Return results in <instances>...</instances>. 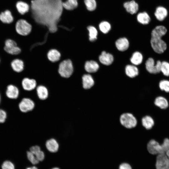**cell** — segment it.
<instances>
[{"mask_svg": "<svg viewBox=\"0 0 169 169\" xmlns=\"http://www.w3.org/2000/svg\"><path fill=\"white\" fill-rule=\"evenodd\" d=\"M26 169H38L35 166L27 168Z\"/></svg>", "mask_w": 169, "mask_h": 169, "instance_id": "60d3db41", "label": "cell"}, {"mask_svg": "<svg viewBox=\"0 0 169 169\" xmlns=\"http://www.w3.org/2000/svg\"><path fill=\"white\" fill-rule=\"evenodd\" d=\"M1 95L0 94V105L1 103Z\"/></svg>", "mask_w": 169, "mask_h": 169, "instance_id": "7bdbcfd3", "label": "cell"}, {"mask_svg": "<svg viewBox=\"0 0 169 169\" xmlns=\"http://www.w3.org/2000/svg\"><path fill=\"white\" fill-rule=\"evenodd\" d=\"M123 6L127 12L131 14L136 13L139 9L138 4L133 0L125 2Z\"/></svg>", "mask_w": 169, "mask_h": 169, "instance_id": "ac0fdd59", "label": "cell"}, {"mask_svg": "<svg viewBox=\"0 0 169 169\" xmlns=\"http://www.w3.org/2000/svg\"><path fill=\"white\" fill-rule=\"evenodd\" d=\"M35 91L37 96L40 100L44 101L48 98L49 91L45 86L42 85H38L36 88Z\"/></svg>", "mask_w": 169, "mask_h": 169, "instance_id": "9a60e30c", "label": "cell"}, {"mask_svg": "<svg viewBox=\"0 0 169 169\" xmlns=\"http://www.w3.org/2000/svg\"><path fill=\"white\" fill-rule=\"evenodd\" d=\"M32 27L31 24L25 19H21L18 21L15 26L16 32L19 35L26 36L31 32Z\"/></svg>", "mask_w": 169, "mask_h": 169, "instance_id": "52a82bcc", "label": "cell"}, {"mask_svg": "<svg viewBox=\"0 0 169 169\" xmlns=\"http://www.w3.org/2000/svg\"><path fill=\"white\" fill-rule=\"evenodd\" d=\"M47 56L50 61L54 63L58 62L60 60L61 55L58 50L55 49H52L48 52Z\"/></svg>", "mask_w": 169, "mask_h": 169, "instance_id": "d4e9b609", "label": "cell"}, {"mask_svg": "<svg viewBox=\"0 0 169 169\" xmlns=\"http://www.w3.org/2000/svg\"><path fill=\"white\" fill-rule=\"evenodd\" d=\"M35 106L36 104L34 100L28 97L23 98L18 104L19 110L23 113H27L32 111Z\"/></svg>", "mask_w": 169, "mask_h": 169, "instance_id": "8992f818", "label": "cell"}, {"mask_svg": "<svg viewBox=\"0 0 169 169\" xmlns=\"http://www.w3.org/2000/svg\"><path fill=\"white\" fill-rule=\"evenodd\" d=\"M115 44L116 48L119 51H124L128 49L129 43L127 39L123 37L118 39L116 41Z\"/></svg>", "mask_w": 169, "mask_h": 169, "instance_id": "603a6c76", "label": "cell"}, {"mask_svg": "<svg viewBox=\"0 0 169 169\" xmlns=\"http://www.w3.org/2000/svg\"><path fill=\"white\" fill-rule=\"evenodd\" d=\"M83 88L85 90L91 89L95 85V81L92 76L89 74H84L82 77Z\"/></svg>", "mask_w": 169, "mask_h": 169, "instance_id": "2e32d148", "label": "cell"}, {"mask_svg": "<svg viewBox=\"0 0 169 169\" xmlns=\"http://www.w3.org/2000/svg\"><path fill=\"white\" fill-rule=\"evenodd\" d=\"M99 68L98 63L93 60L87 61L84 64V68L87 73H95L98 71Z\"/></svg>", "mask_w": 169, "mask_h": 169, "instance_id": "d6986e66", "label": "cell"}, {"mask_svg": "<svg viewBox=\"0 0 169 169\" xmlns=\"http://www.w3.org/2000/svg\"><path fill=\"white\" fill-rule=\"evenodd\" d=\"M121 125L126 128L131 129L137 125V121L134 115L129 112H125L121 114L119 118Z\"/></svg>", "mask_w": 169, "mask_h": 169, "instance_id": "5b68a950", "label": "cell"}, {"mask_svg": "<svg viewBox=\"0 0 169 169\" xmlns=\"http://www.w3.org/2000/svg\"><path fill=\"white\" fill-rule=\"evenodd\" d=\"M169 148V139H165L163 143L160 145L154 139L149 140L146 145L148 152L153 155L166 153Z\"/></svg>", "mask_w": 169, "mask_h": 169, "instance_id": "3957f363", "label": "cell"}, {"mask_svg": "<svg viewBox=\"0 0 169 169\" xmlns=\"http://www.w3.org/2000/svg\"><path fill=\"white\" fill-rule=\"evenodd\" d=\"M7 116L8 115L6 111L3 109H0V124L5 123Z\"/></svg>", "mask_w": 169, "mask_h": 169, "instance_id": "74e56055", "label": "cell"}, {"mask_svg": "<svg viewBox=\"0 0 169 169\" xmlns=\"http://www.w3.org/2000/svg\"><path fill=\"white\" fill-rule=\"evenodd\" d=\"M73 71V65L71 60H64L59 64L58 72L62 77L68 78L72 75Z\"/></svg>", "mask_w": 169, "mask_h": 169, "instance_id": "277c9868", "label": "cell"}, {"mask_svg": "<svg viewBox=\"0 0 169 169\" xmlns=\"http://www.w3.org/2000/svg\"><path fill=\"white\" fill-rule=\"evenodd\" d=\"M0 19L3 23H10L13 21V18L11 12L7 10L0 14Z\"/></svg>", "mask_w": 169, "mask_h": 169, "instance_id": "f546056e", "label": "cell"}, {"mask_svg": "<svg viewBox=\"0 0 169 169\" xmlns=\"http://www.w3.org/2000/svg\"><path fill=\"white\" fill-rule=\"evenodd\" d=\"M11 66L13 70L15 72L19 73L22 72L24 69V64L22 59H15L11 62Z\"/></svg>", "mask_w": 169, "mask_h": 169, "instance_id": "44dd1931", "label": "cell"}, {"mask_svg": "<svg viewBox=\"0 0 169 169\" xmlns=\"http://www.w3.org/2000/svg\"><path fill=\"white\" fill-rule=\"evenodd\" d=\"M166 154L169 158V148L166 153Z\"/></svg>", "mask_w": 169, "mask_h": 169, "instance_id": "b9f144b4", "label": "cell"}, {"mask_svg": "<svg viewBox=\"0 0 169 169\" xmlns=\"http://www.w3.org/2000/svg\"><path fill=\"white\" fill-rule=\"evenodd\" d=\"M125 73L128 76L133 78L138 74L139 71L138 68L135 65L128 64L125 67Z\"/></svg>", "mask_w": 169, "mask_h": 169, "instance_id": "4316f807", "label": "cell"}, {"mask_svg": "<svg viewBox=\"0 0 169 169\" xmlns=\"http://www.w3.org/2000/svg\"><path fill=\"white\" fill-rule=\"evenodd\" d=\"M52 169H60L58 167H54L52 168Z\"/></svg>", "mask_w": 169, "mask_h": 169, "instance_id": "ee69618b", "label": "cell"}, {"mask_svg": "<svg viewBox=\"0 0 169 169\" xmlns=\"http://www.w3.org/2000/svg\"><path fill=\"white\" fill-rule=\"evenodd\" d=\"M155 105L162 109H165L168 106V102L167 100L162 96L157 97L154 102Z\"/></svg>", "mask_w": 169, "mask_h": 169, "instance_id": "1f68e13d", "label": "cell"}, {"mask_svg": "<svg viewBox=\"0 0 169 169\" xmlns=\"http://www.w3.org/2000/svg\"><path fill=\"white\" fill-rule=\"evenodd\" d=\"M60 144L55 138L52 137L47 139L45 143V147L49 152L55 153L57 152L60 148Z\"/></svg>", "mask_w": 169, "mask_h": 169, "instance_id": "7c38bea8", "label": "cell"}, {"mask_svg": "<svg viewBox=\"0 0 169 169\" xmlns=\"http://www.w3.org/2000/svg\"><path fill=\"white\" fill-rule=\"evenodd\" d=\"M4 50L7 53L12 55H18L21 52V49L14 40L8 39L5 42Z\"/></svg>", "mask_w": 169, "mask_h": 169, "instance_id": "ba28073f", "label": "cell"}, {"mask_svg": "<svg viewBox=\"0 0 169 169\" xmlns=\"http://www.w3.org/2000/svg\"><path fill=\"white\" fill-rule=\"evenodd\" d=\"M167 33V28L162 25H156L152 30L150 44L152 48L155 53L161 54L166 50L167 44L162 38Z\"/></svg>", "mask_w": 169, "mask_h": 169, "instance_id": "7a4b0ae2", "label": "cell"}, {"mask_svg": "<svg viewBox=\"0 0 169 169\" xmlns=\"http://www.w3.org/2000/svg\"><path fill=\"white\" fill-rule=\"evenodd\" d=\"M155 166L156 169H169V158L166 153L157 155Z\"/></svg>", "mask_w": 169, "mask_h": 169, "instance_id": "30bf717a", "label": "cell"}, {"mask_svg": "<svg viewBox=\"0 0 169 169\" xmlns=\"http://www.w3.org/2000/svg\"><path fill=\"white\" fill-rule=\"evenodd\" d=\"M87 28L88 31L89 40L92 42L95 41L97 39L98 32L97 29L92 25L88 26Z\"/></svg>", "mask_w": 169, "mask_h": 169, "instance_id": "f1b7e54d", "label": "cell"}, {"mask_svg": "<svg viewBox=\"0 0 169 169\" xmlns=\"http://www.w3.org/2000/svg\"><path fill=\"white\" fill-rule=\"evenodd\" d=\"M29 151L35 156L39 161H43L44 159V152L40 146L38 145H33L29 148Z\"/></svg>", "mask_w": 169, "mask_h": 169, "instance_id": "e0dca14e", "label": "cell"}, {"mask_svg": "<svg viewBox=\"0 0 169 169\" xmlns=\"http://www.w3.org/2000/svg\"><path fill=\"white\" fill-rule=\"evenodd\" d=\"M84 3L88 11L92 12L96 9L97 3L96 0H84Z\"/></svg>", "mask_w": 169, "mask_h": 169, "instance_id": "d6a6232c", "label": "cell"}, {"mask_svg": "<svg viewBox=\"0 0 169 169\" xmlns=\"http://www.w3.org/2000/svg\"><path fill=\"white\" fill-rule=\"evenodd\" d=\"M161 72L165 76H169V62L166 61H161Z\"/></svg>", "mask_w": 169, "mask_h": 169, "instance_id": "e575fe53", "label": "cell"}, {"mask_svg": "<svg viewBox=\"0 0 169 169\" xmlns=\"http://www.w3.org/2000/svg\"><path fill=\"white\" fill-rule=\"evenodd\" d=\"M142 126L146 130L152 128L154 124V121L150 115H146L141 119Z\"/></svg>", "mask_w": 169, "mask_h": 169, "instance_id": "cb8c5ba5", "label": "cell"}, {"mask_svg": "<svg viewBox=\"0 0 169 169\" xmlns=\"http://www.w3.org/2000/svg\"><path fill=\"white\" fill-rule=\"evenodd\" d=\"M26 154L28 160L32 164L35 165L38 163L39 161L31 151H27Z\"/></svg>", "mask_w": 169, "mask_h": 169, "instance_id": "8d00e7d4", "label": "cell"}, {"mask_svg": "<svg viewBox=\"0 0 169 169\" xmlns=\"http://www.w3.org/2000/svg\"><path fill=\"white\" fill-rule=\"evenodd\" d=\"M143 59L142 54L139 52L136 51L133 54L130 59V61L133 65H137L141 63Z\"/></svg>", "mask_w": 169, "mask_h": 169, "instance_id": "4dcf8cb0", "label": "cell"}, {"mask_svg": "<svg viewBox=\"0 0 169 169\" xmlns=\"http://www.w3.org/2000/svg\"><path fill=\"white\" fill-rule=\"evenodd\" d=\"M159 86L161 90L169 93V80L166 79L161 80L159 82Z\"/></svg>", "mask_w": 169, "mask_h": 169, "instance_id": "d590c367", "label": "cell"}, {"mask_svg": "<svg viewBox=\"0 0 169 169\" xmlns=\"http://www.w3.org/2000/svg\"><path fill=\"white\" fill-rule=\"evenodd\" d=\"M168 14L167 9L165 7L160 5L156 8L154 15L157 21L162 22L166 18Z\"/></svg>", "mask_w": 169, "mask_h": 169, "instance_id": "4fadbf2b", "label": "cell"}, {"mask_svg": "<svg viewBox=\"0 0 169 169\" xmlns=\"http://www.w3.org/2000/svg\"><path fill=\"white\" fill-rule=\"evenodd\" d=\"M16 7L18 12L22 15L28 13L30 8L29 5L27 3L23 1L18 2Z\"/></svg>", "mask_w": 169, "mask_h": 169, "instance_id": "83f0119b", "label": "cell"}, {"mask_svg": "<svg viewBox=\"0 0 169 169\" xmlns=\"http://www.w3.org/2000/svg\"><path fill=\"white\" fill-rule=\"evenodd\" d=\"M29 15L36 23L46 26L50 33L55 32L63 9L62 0H32Z\"/></svg>", "mask_w": 169, "mask_h": 169, "instance_id": "6da1fadb", "label": "cell"}, {"mask_svg": "<svg viewBox=\"0 0 169 169\" xmlns=\"http://www.w3.org/2000/svg\"><path fill=\"white\" fill-rule=\"evenodd\" d=\"M2 169H14L13 164L11 161H5L2 166Z\"/></svg>", "mask_w": 169, "mask_h": 169, "instance_id": "f35d334b", "label": "cell"}, {"mask_svg": "<svg viewBox=\"0 0 169 169\" xmlns=\"http://www.w3.org/2000/svg\"><path fill=\"white\" fill-rule=\"evenodd\" d=\"M161 61L157 60L156 63L154 59L149 58L145 63L146 68L150 73L153 74H158L161 72Z\"/></svg>", "mask_w": 169, "mask_h": 169, "instance_id": "9c48e42d", "label": "cell"}, {"mask_svg": "<svg viewBox=\"0 0 169 169\" xmlns=\"http://www.w3.org/2000/svg\"><path fill=\"white\" fill-rule=\"evenodd\" d=\"M119 169H132V168L129 164L127 163H123L120 165Z\"/></svg>", "mask_w": 169, "mask_h": 169, "instance_id": "ab89813d", "label": "cell"}, {"mask_svg": "<svg viewBox=\"0 0 169 169\" xmlns=\"http://www.w3.org/2000/svg\"><path fill=\"white\" fill-rule=\"evenodd\" d=\"M7 97L11 100L17 99L19 95V90L18 87L13 84L8 85L5 91Z\"/></svg>", "mask_w": 169, "mask_h": 169, "instance_id": "5bb4252c", "label": "cell"}, {"mask_svg": "<svg viewBox=\"0 0 169 169\" xmlns=\"http://www.w3.org/2000/svg\"><path fill=\"white\" fill-rule=\"evenodd\" d=\"M99 59L100 62L102 64L106 65H109L113 63L114 57L111 54L103 51L99 56Z\"/></svg>", "mask_w": 169, "mask_h": 169, "instance_id": "ffe728a7", "label": "cell"}, {"mask_svg": "<svg viewBox=\"0 0 169 169\" xmlns=\"http://www.w3.org/2000/svg\"></svg>", "mask_w": 169, "mask_h": 169, "instance_id": "f6af8a7d", "label": "cell"}, {"mask_svg": "<svg viewBox=\"0 0 169 169\" xmlns=\"http://www.w3.org/2000/svg\"><path fill=\"white\" fill-rule=\"evenodd\" d=\"M62 5L66 10H73L78 7V0H62Z\"/></svg>", "mask_w": 169, "mask_h": 169, "instance_id": "484cf974", "label": "cell"}, {"mask_svg": "<svg viewBox=\"0 0 169 169\" xmlns=\"http://www.w3.org/2000/svg\"><path fill=\"white\" fill-rule=\"evenodd\" d=\"M100 30L103 33H107L110 30L111 26L110 23L107 21H102L99 24Z\"/></svg>", "mask_w": 169, "mask_h": 169, "instance_id": "836d02e7", "label": "cell"}, {"mask_svg": "<svg viewBox=\"0 0 169 169\" xmlns=\"http://www.w3.org/2000/svg\"><path fill=\"white\" fill-rule=\"evenodd\" d=\"M137 21L143 25H147L151 22V18L149 14L146 12L139 13L137 15Z\"/></svg>", "mask_w": 169, "mask_h": 169, "instance_id": "7402d4cb", "label": "cell"}, {"mask_svg": "<svg viewBox=\"0 0 169 169\" xmlns=\"http://www.w3.org/2000/svg\"><path fill=\"white\" fill-rule=\"evenodd\" d=\"M21 84L23 89L28 92L35 90L37 86V82L35 79L27 77H25L22 79Z\"/></svg>", "mask_w": 169, "mask_h": 169, "instance_id": "8fae6325", "label": "cell"}]
</instances>
